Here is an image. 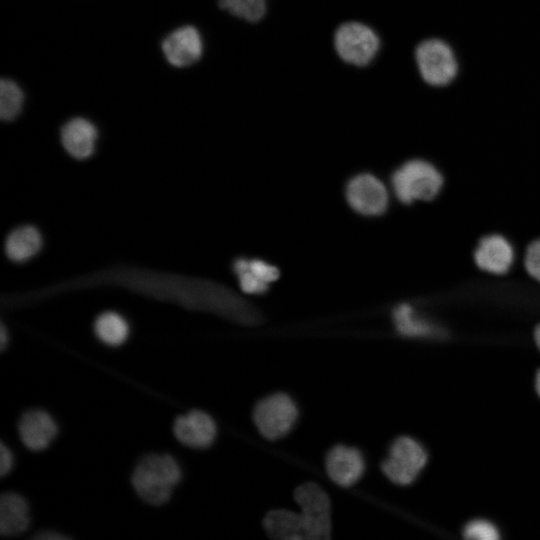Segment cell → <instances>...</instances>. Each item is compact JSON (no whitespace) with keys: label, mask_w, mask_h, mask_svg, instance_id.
Here are the masks:
<instances>
[{"label":"cell","mask_w":540,"mask_h":540,"mask_svg":"<svg viewBox=\"0 0 540 540\" xmlns=\"http://www.w3.org/2000/svg\"><path fill=\"white\" fill-rule=\"evenodd\" d=\"M181 476V468L175 458L165 453H152L138 462L131 483L143 501L159 506L170 499Z\"/></svg>","instance_id":"6da1fadb"},{"label":"cell","mask_w":540,"mask_h":540,"mask_svg":"<svg viewBox=\"0 0 540 540\" xmlns=\"http://www.w3.org/2000/svg\"><path fill=\"white\" fill-rule=\"evenodd\" d=\"M391 183L397 199L411 204L414 200L434 199L442 188L443 177L431 163L413 159L394 171Z\"/></svg>","instance_id":"7a4b0ae2"},{"label":"cell","mask_w":540,"mask_h":540,"mask_svg":"<svg viewBox=\"0 0 540 540\" xmlns=\"http://www.w3.org/2000/svg\"><path fill=\"white\" fill-rule=\"evenodd\" d=\"M297 418V406L285 393H275L261 399L253 410V421L257 430L270 441L287 435Z\"/></svg>","instance_id":"3957f363"},{"label":"cell","mask_w":540,"mask_h":540,"mask_svg":"<svg viewBox=\"0 0 540 540\" xmlns=\"http://www.w3.org/2000/svg\"><path fill=\"white\" fill-rule=\"evenodd\" d=\"M415 58L420 76L429 85H448L457 75L458 64L454 51L441 39L422 41L416 48Z\"/></svg>","instance_id":"277c9868"},{"label":"cell","mask_w":540,"mask_h":540,"mask_svg":"<svg viewBox=\"0 0 540 540\" xmlns=\"http://www.w3.org/2000/svg\"><path fill=\"white\" fill-rule=\"evenodd\" d=\"M294 499L304 520L307 540H325L331 534V505L325 490L308 482L298 486Z\"/></svg>","instance_id":"5b68a950"},{"label":"cell","mask_w":540,"mask_h":540,"mask_svg":"<svg viewBox=\"0 0 540 540\" xmlns=\"http://www.w3.org/2000/svg\"><path fill=\"white\" fill-rule=\"evenodd\" d=\"M427 462V453L420 443L408 436L397 438L383 460L381 469L394 484L406 486L414 482Z\"/></svg>","instance_id":"8992f818"},{"label":"cell","mask_w":540,"mask_h":540,"mask_svg":"<svg viewBox=\"0 0 540 540\" xmlns=\"http://www.w3.org/2000/svg\"><path fill=\"white\" fill-rule=\"evenodd\" d=\"M334 47L338 56L348 64L365 66L376 56L380 40L376 32L360 22H346L334 35Z\"/></svg>","instance_id":"52a82bcc"},{"label":"cell","mask_w":540,"mask_h":540,"mask_svg":"<svg viewBox=\"0 0 540 540\" xmlns=\"http://www.w3.org/2000/svg\"><path fill=\"white\" fill-rule=\"evenodd\" d=\"M160 49L170 66L178 69L190 68L202 60L205 53V39L196 25L183 24L162 38Z\"/></svg>","instance_id":"ba28073f"},{"label":"cell","mask_w":540,"mask_h":540,"mask_svg":"<svg viewBox=\"0 0 540 540\" xmlns=\"http://www.w3.org/2000/svg\"><path fill=\"white\" fill-rule=\"evenodd\" d=\"M351 208L365 216L383 214L389 202L385 185L374 175L362 173L349 180L345 190Z\"/></svg>","instance_id":"9c48e42d"},{"label":"cell","mask_w":540,"mask_h":540,"mask_svg":"<svg viewBox=\"0 0 540 540\" xmlns=\"http://www.w3.org/2000/svg\"><path fill=\"white\" fill-rule=\"evenodd\" d=\"M59 137L66 152L73 158L82 160L93 154L98 139V129L90 118L74 115L62 123Z\"/></svg>","instance_id":"30bf717a"},{"label":"cell","mask_w":540,"mask_h":540,"mask_svg":"<svg viewBox=\"0 0 540 540\" xmlns=\"http://www.w3.org/2000/svg\"><path fill=\"white\" fill-rule=\"evenodd\" d=\"M173 432L181 444L194 449H204L214 442L217 426L206 412L191 410L175 419Z\"/></svg>","instance_id":"8fae6325"},{"label":"cell","mask_w":540,"mask_h":540,"mask_svg":"<svg viewBox=\"0 0 540 540\" xmlns=\"http://www.w3.org/2000/svg\"><path fill=\"white\" fill-rule=\"evenodd\" d=\"M325 468L329 478L340 487L357 483L365 471L362 453L345 445L334 446L327 454Z\"/></svg>","instance_id":"7c38bea8"},{"label":"cell","mask_w":540,"mask_h":540,"mask_svg":"<svg viewBox=\"0 0 540 540\" xmlns=\"http://www.w3.org/2000/svg\"><path fill=\"white\" fill-rule=\"evenodd\" d=\"M58 427L45 410L31 409L22 414L18 422V434L22 444L31 451L46 449L55 439Z\"/></svg>","instance_id":"4fadbf2b"},{"label":"cell","mask_w":540,"mask_h":540,"mask_svg":"<svg viewBox=\"0 0 540 540\" xmlns=\"http://www.w3.org/2000/svg\"><path fill=\"white\" fill-rule=\"evenodd\" d=\"M474 261L478 268L491 274H505L514 261L511 244L501 235L483 237L474 251Z\"/></svg>","instance_id":"5bb4252c"},{"label":"cell","mask_w":540,"mask_h":540,"mask_svg":"<svg viewBox=\"0 0 540 540\" xmlns=\"http://www.w3.org/2000/svg\"><path fill=\"white\" fill-rule=\"evenodd\" d=\"M30 525L27 501L15 492H6L0 498V533L11 537L25 532Z\"/></svg>","instance_id":"9a60e30c"},{"label":"cell","mask_w":540,"mask_h":540,"mask_svg":"<svg viewBox=\"0 0 540 540\" xmlns=\"http://www.w3.org/2000/svg\"><path fill=\"white\" fill-rule=\"evenodd\" d=\"M267 534L276 540H307L304 520L299 513L276 509L268 512L264 518Z\"/></svg>","instance_id":"2e32d148"},{"label":"cell","mask_w":540,"mask_h":540,"mask_svg":"<svg viewBox=\"0 0 540 540\" xmlns=\"http://www.w3.org/2000/svg\"><path fill=\"white\" fill-rule=\"evenodd\" d=\"M42 238L33 226L14 229L5 242V252L14 262H24L33 257L41 248Z\"/></svg>","instance_id":"e0dca14e"},{"label":"cell","mask_w":540,"mask_h":540,"mask_svg":"<svg viewBox=\"0 0 540 540\" xmlns=\"http://www.w3.org/2000/svg\"><path fill=\"white\" fill-rule=\"evenodd\" d=\"M27 96L22 85L11 77H0V120L12 123L23 114Z\"/></svg>","instance_id":"ac0fdd59"},{"label":"cell","mask_w":540,"mask_h":540,"mask_svg":"<svg viewBox=\"0 0 540 540\" xmlns=\"http://www.w3.org/2000/svg\"><path fill=\"white\" fill-rule=\"evenodd\" d=\"M397 331L408 337H428L440 334L430 322L417 317L409 304H400L392 312Z\"/></svg>","instance_id":"d6986e66"},{"label":"cell","mask_w":540,"mask_h":540,"mask_svg":"<svg viewBox=\"0 0 540 540\" xmlns=\"http://www.w3.org/2000/svg\"><path fill=\"white\" fill-rule=\"evenodd\" d=\"M94 332L105 345L117 347L127 340L129 325L123 316L108 311L97 317L94 323Z\"/></svg>","instance_id":"ffe728a7"},{"label":"cell","mask_w":540,"mask_h":540,"mask_svg":"<svg viewBox=\"0 0 540 540\" xmlns=\"http://www.w3.org/2000/svg\"><path fill=\"white\" fill-rule=\"evenodd\" d=\"M217 5L223 12L249 22L260 20L266 10L265 0H217Z\"/></svg>","instance_id":"44dd1931"},{"label":"cell","mask_w":540,"mask_h":540,"mask_svg":"<svg viewBox=\"0 0 540 540\" xmlns=\"http://www.w3.org/2000/svg\"><path fill=\"white\" fill-rule=\"evenodd\" d=\"M246 258H239L233 264L240 288L243 292L253 295L264 294L269 288V284L257 278L249 269Z\"/></svg>","instance_id":"7402d4cb"},{"label":"cell","mask_w":540,"mask_h":540,"mask_svg":"<svg viewBox=\"0 0 540 540\" xmlns=\"http://www.w3.org/2000/svg\"><path fill=\"white\" fill-rule=\"evenodd\" d=\"M466 539L496 540L499 538L497 528L486 520H473L469 522L463 531Z\"/></svg>","instance_id":"603a6c76"},{"label":"cell","mask_w":540,"mask_h":540,"mask_svg":"<svg viewBox=\"0 0 540 540\" xmlns=\"http://www.w3.org/2000/svg\"><path fill=\"white\" fill-rule=\"evenodd\" d=\"M248 269L261 281L270 284L276 281L280 272L277 267L260 259H248Z\"/></svg>","instance_id":"cb8c5ba5"},{"label":"cell","mask_w":540,"mask_h":540,"mask_svg":"<svg viewBox=\"0 0 540 540\" xmlns=\"http://www.w3.org/2000/svg\"><path fill=\"white\" fill-rule=\"evenodd\" d=\"M524 266L527 273L540 282V238L531 242L527 247Z\"/></svg>","instance_id":"d4e9b609"},{"label":"cell","mask_w":540,"mask_h":540,"mask_svg":"<svg viewBox=\"0 0 540 540\" xmlns=\"http://www.w3.org/2000/svg\"><path fill=\"white\" fill-rule=\"evenodd\" d=\"M14 466V456L12 451L5 443L0 445V474L2 477L10 473Z\"/></svg>","instance_id":"484cf974"},{"label":"cell","mask_w":540,"mask_h":540,"mask_svg":"<svg viewBox=\"0 0 540 540\" xmlns=\"http://www.w3.org/2000/svg\"><path fill=\"white\" fill-rule=\"evenodd\" d=\"M35 539L37 540H63V539H69L68 536L58 532V531H55V530H51V529H46V530H42V531H39L35 537Z\"/></svg>","instance_id":"4316f807"},{"label":"cell","mask_w":540,"mask_h":540,"mask_svg":"<svg viewBox=\"0 0 540 540\" xmlns=\"http://www.w3.org/2000/svg\"><path fill=\"white\" fill-rule=\"evenodd\" d=\"M8 344V333L5 326L2 324L0 329V346L1 350H4Z\"/></svg>","instance_id":"83f0119b"},{"label":"cell","mask_w":540,"mask_h":540,"mask_svg":"<svg viewBox=\"0 0 540 540\" xmlns=\"http://www.w3.org/2000/svg\"><path fill=\"white\" fill-rule=\"evenodd\" d=\"M534 339L537 347L540 350V323L536 326L534 331Z\"/></svg>","instance_id":"f1b7e54d"},{"label":"cell","mask_w":540,"mask_h":540,"mask_svg":"<svg viewBox=\"0 0 540 540\" xmlns=\"http://www.w3.org/2000/svg\"><path fill=\"white\" fill-rule=\"evenodd\" d=\"M535 386H536V391L540 397V369L538 370L536 374Z\"/></svg>","instance_id":"f546056e"}]
</instances>
